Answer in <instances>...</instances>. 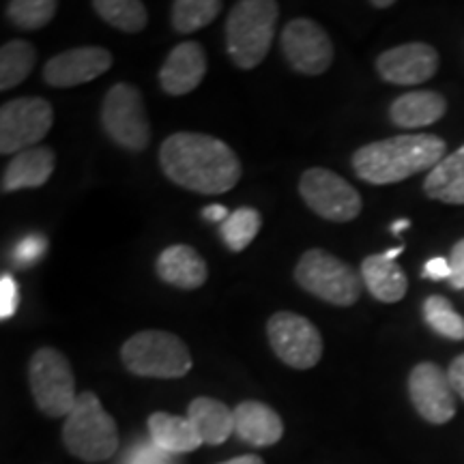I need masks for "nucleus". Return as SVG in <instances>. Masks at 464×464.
Returning <instances> with one entry per match:
<instances>
[{"label":"nucleus","mask_w":464,"mask_h":464,"mask_svg":"<svg viewBox=\"0 0 464 464\" xmlns=\"http://www.w3.org/2000/svg\"><path fill=\"white\" fill-rule=\"evenodd\" d=\"M161 172L179 188L202 196L226 194L239 183L241 161L219 138L177 131L160 147Z\"/></svg>","instance_id":"obj_1"},{"label":"nucleus","mask_w":464,"mask_h":464,"mask_svg":"<svg viewBox=\"0 0 464 464\" xmlns=\"http://www.w3.org/2000/svg\"><path fill=\"white\" fill-rule=\"evenodd\" d=\"M448 144L434 133H400L387 140L370 142L353 153V170L370 185H393L432 170L448 155Z\"/></svg>","instance_id":"obj_2"},{"label":"nucleus","mask_w":464,"mask_h":464,"mask_svg":"<svg viewBox=\"0 0 464 464\" xmlns=\"http://www.w3.org/2000/svg\"><path fill=\"white\" fill-rule=\"evenodd\" d=\"M280 5L276 0H241L226 17V52L239 69H256L274 42Z\"/></svg>","instance_id":"obj_3"},{"label":"nucleus","mask_w":464,"mask_h":464,"mask_svg":"<svg viewBox=\"0 0 464 464\" xmlns=\"http://www.w3.org/2000/svg\"><path fill=\"white\" fill-rule=\"evenodd\" d=\"M63 443L69 454L84 462H103L119 450V428L92 392L78 396L73 411L65 417Z\"/></svg>","instance_id":"obj_4"},{"label":"nucleus","mask_w":464,"mask_h":464,"mask_svg":"<svg viewBox=\"0 0 464 464\" xmlns=\"http://www.w3.org/2000/svg\"><path fill=\"white\" fill-rule=\"evenodd\" d=\"M121 359L131 374L144 379H183L194 365L188 344L158 329L133 334L121 348Z\"/></svg>","instance_id":"obj_5"},{"label":"nucleus","mask_w":464,"mask_h":464,"mask_svg":"<svg viewBox=\"0 0 464 464\" xmlns=\"http://www.w3.org/2000/svg\"><path fill=\"white\" fill-rule=\"evenodd\" d=\"M295 280L312 297L338 307L355 305L362 297V276L327 249L312 247L295 266Z\"/></svg>","instance_id":"obj_6"},{"label":"nucleus","mask_w":464,"mask_h":464,"mask_svg":"<svg viewBox=\"0 0 464 464\" xmlns=\"http://www.w3.org/2000/svg\"><path fill=\"white\" fill-rule=\"evenodd\" d=\"M28 382L37 409L48 417H67L78 402L75 376L67 357L56 348L44 346L33 353Z\"/></svg>","instance_id":"obj_7"},{"label":"nucleus","mask_w":464,"mask_h":464,"mask_svg":"<svg viewBox=\"0 0 464 464\" xmlns=\"http://www.w3.org/2000/svg\"><path fill=\"white\" fill-rule=\"evenodd\" d=\"M102 125L106 136L121 149L140 153L150 142V125L142 92L130 82H119L102 103Z\"/></svg>","instance_id":"obj_8"},{"label":"nucleus","mask_w":464,"mask_h":464,"mask_svg":"<svg viewBox=\"0 0 464 464\" xmlns=\"http://www.w3.org/2000/svg\"><path fill=\"white\" fill-rule=\"evenodd\" d=\"M301 198L327 222H353L362 213V194L329 168H310L299 179Z\"/></svg>","instance_id":"obj_9"},{"label":"nucleus","mask_w":464,"mask_h":464,"mask_svg":"<svg viewBox=\"0 0 464 464\" xmlns=\"http://www.w3.org/2000/svg\"><path fill=\"white\" fill-rule=\"evenodd\" d=\"M54 125V108L44 97H20L0 108V153L34 149Z\"/></svg>","instance_id":"obj_10"},{"label":"nucleus","mask_w":464,"mask_h":464,"mask_svg":"<svg viewBox=\"0 0 464 464\" xmlns=\"http://www.w3.org/2000/svg\"><path fill=\"white\" fill-rule=\"evenodd\" d=\"M266 338L276 357L293 370H310L323 357V335L310 318L276 312L266 321Z\"/></svg>","instance_id":"obj_11"},{"label":"nucleus","mask_w":464,"mask_h":464,"mask_svg":"<svg viewBox=\"0 0 464 464\" xmlns=\"http://www.w3.org/2000/svg\"><path fill=\"white\" fill-rule=\"evenodd\" d=\"M282 52L290 67L301 75H321L334 63V44L327 31L314 20L297 17L282 31Z\"/></svg>","instance_id":"obj_12"},{"label":"nucleus","mask_w":464,"mask_h":464,"mask_svg":"<svg viewBox=\"0 0 464 464\" xmlns=\"http://www.w3.org/2000/svg\"><path fill=\"white\" fill-rule=\"evenodd\" d=\"M409 396L415 411L428 423L443 426L456 415V392L448 370L432 362L417 363L409 374Z\"/></svg>","instance_id":"obj_13"},{"label":"nucleus","mask_w":464,"mask_h":464,"mask_svg":"<svg viewBox=\"0 0 464 464\" xmlns=\"http://www.w3.org/2000/svg\"><path fill=\"white\" fill-rule=\"evenodd\" d=\"M439 63V52L430 44L411 42L382 52L376 58V72L390 84L415 86L432 80Z\"/></svg>","instance_id":"obj_14"},{"label":"nucleus","mask_w":464,"mask_h":464,"mask_svg":"<svg viewBox=\"0 0 464 464\" xmlns=\"http://www.w3.org/2000/svg\"><path fill=\"white\" fill-rule=\"evenodd\" d=\"M114 58L100 45H82L52 56L44 65V82L52 89H73L92 82L112 67Z\"/></svg>","instance_id":"obj_15"},{"label":"nucleus","mask_w":464,"mask_h":464,"mask_svg":"<svg viewBox=\"0 0 464 464\" xmlns=\"http://www.w3.org/2000/svg\"><path fill=\"white\" fill-rule=\"evenodd\" d=\"M207 75V52L198 42H183L172 48L160 72V84L166 95H189Z\"/></svg>","instance_id":"obj_16"},{"label":"nucleus","mask_w":464,"mask_h":464,"mask_svg":"<svg viewBox=\"0 0 464 464\" xmlns=\"http://www.w3.org/2000/svg\"><path fill=\"white\" fill-rule=\"evenodd\" d=\"M235 434L254 448H271L284 437V421L271 406L246 400L235 411Z\"/></svg>","instance_id":"obj_17"},{"label":"nucleus","mask_w":464,"mask_h":464,"mask_svg":"<svg viewBox=\"0 0 464 464\" xmlns=\"http://www.w3.org/2000/svg\"><path fill=\"white\" fill-rule=\"evenodd\" d=\"M56 168V155L48 147H34L14 155L3 172V194L20 189H34L48 183Z\"/></svg>","instance_id":"obj_18"},{"label":"nucleus","mask_w":464,"mask_h":464,"mask_svg":"<svg viewBox=\"0 0 464 464\" xmlns=\"http://www.w3.org/2000/svg\"><path fill=\"white\" fill-rule=\"evenodd\" d=\"M155 271L161 282L181 290H196L207 282L208 266L198 249L191 246H170L158 256Z\"/></svg>","instance_id":"obj_19"},{"label":"nucleus","mask_w":464,"mask_h":464,"mask_svg":"<svg viewBox=\"0 0 464 464\" xmlns=\"http://www.w3.org/2000/svg\"><path fill=\"white\" fill-rule=\"evenodd\" d=\"M445 112H448V102L440 92L411 91L392 102L390 121L400 130H420L439 123Z\"/></svg>","instance_id":"obj_20"},{"label":"nucleus","mask_w":464,"mask_h":464,"mask_svg":"<svg viewBox=\"0 0 464 464\" xmlns=\"http://www.w3.org/2000/svg\"><path fill=\"white\" fill-rule=\"evenodd\" d=\"M362 280L368 293L381 304H398L409 290V280L402 266L385 254H370L362 263Z\"/></svg>","instance_id":"obj_21"},{"label":"nucleus","mask_w":464,"mask_h":464,"mask_svg":"<svg viewBox=\"0 0 464 464\" xmlns=\"http://www.w3.org/2000/svg\"><path fill=\"white\" fill-rule=\"evenodd\" d=\"M147 426L150 440L160 450H164L166 454H189V451L205 445L194 423L189 421V417H179L158 411V413L149 417Z\"/></svg>","instance_id":"obj_22"},{"label":"nucleus","mask_w":464,"mask_h":464,"mask_svg":"<svg viewBox=\"0 0 464 464\" xmlns=\"http://www.w3.org/2000/svg\"><path fill=\"white\" fill-rule=\"evenodd\" d=\"M188 417L198 430L202 443L216 445L226 443L235 432V413L216 398H196L188 406Z\"/></svg>","instance_id":"obj_23"},{"label":"nucleus","mask_w":464,"mask_h":464,"mask_svg":"<svg viewBox=\"0 0 464 464\" xmlns=\"http://www.w3.org/2000/svg\"><path fill=\"white\" fill-rule=\"evenodd\" d=\"M423 191L445 205H464V144L428 172Z\"/></svg>","instance_id":"obj_24"},{"label":"nucleus","mask_w":464,"mask_h":464,"mask_svg":"<svg viewBox=\"0 0 464 464\" xmlns=\"http://www.w3.org/2000/svg\"><path fill=\"white\" fill-rule=\"evenodd\" d=\"M34 63H37V52L33 44L26 39H14V42L3 44L0 48V89H15L31 75Z\"/></svg>","instance_id":"obj_25"},{"label":"nucleus","mask_w":464,"mask_h":464,"mask_svg":"<svg viewBox=\"0 0 464 464\" xmlns=\"http://www.w3.org/2000/svg\"><path fill=\"white\" fill-rule=\"evenodd\" d=\"M92 9L106 24L123 33L136 34L147 28L149 11L140 0H95Z\"/></svg>","instance_id":"obj_26"},{"label":"nucleus","mask_w":464,"mask_h":464,"mask_svg":"<svg viewBox=\"0 0 464 464\" xmlns=\"http://www.w3.org/2000/svg\"><path fill=\"white\" fill-rule=\"evenodd\" d=\"M224 3L219 0H174L172 3V26L181 34H189L207 28L216 22Z\"/></svg>","instance_id":"obj_27"},{"label":"nucleus","mask_w":464,"mask_h":464,"mask_svg":"<svg viewBox=\"0 0 464 464\" xmlns=\"http://www.w3.org/2000/svg\"><path fill=\"white\" fill-rule=\"evenodd\" d=\"M263 226V216L252 207H241L232 211L224 224H219V235L232 252H243L256 239Z\"/></svg>","instance_id":"obj_28"},{"label":"nucleus","mask_w":464,"mask_h":464,"mask_svg":"<svg viewBox=\"0 0 464 464\" xmlns=\"http://www.w3.org/2000/svg\"><path fill=\"white\" fill-rule=\"evenodd\" d=\"M423 321L430 324L434 334L448 340H464V318L454 310V305L440 295H430L423 301Z\"/></svg>","instance_id":"obj_29"},{"label":"nucleus","mask_w":464,"mask_h":464,"mask_svg":"<svg viewBox=\"0 0 464 464\" xmlns=\"http://www.w3.org/2000/svg\"><path fill=\"white\" fill-rule=\"evenodd\" d=\"M56 0H11L7 3L9 22L22 31H39L54 20Z\"/></svg>","instance_id":"obj_30"},{"label":"nucleus","mask_w":464,"mask_h":464,"mask_svg":"<svg viewBox=\"0 0 464 464\" xmlns=\"http://www.w3.org/2000/svg\"><path fill=\"white\" fill-rule=\"evenodd\" d=\"M45 247H48V241L42 235H28L26 239L20 241V246L15 247L14 260L20 266H33L37 260L45 256Z\"/></svg>","instance_id":"obj_31"},{"label":"nucleus","mask_w":464,"mask_h":464,"mask_svg":"<svg viewBox=\"0 0 464 464\" xmlns=\"http://www.w3.org/2000/svg\"><path fill=\"white\" fill-rule=\"evenodd\" d=\"M17 305H20V290H17L14 276L3 274L0 277V318L9 321L15 314Z\"/></svg>","instance_id":"obj_32"},{"label":"nucleus","mask_w":464,"mask_h":464,"mask_svg":"<svg viewBox=\"0 0 464 464\" xmlns=\"http://www.w3.org/2000/svg\"><path fill=\"white\" fill-rule=\"evenodd\" d=\"M172 454H166L164 450H160L158 445H140L127 454V464H172L170 460Z\"/></svg>","instance_id":"obj_33"},{"label":"nucleus","mask_w":464,"mask_h":464,"mask_svg":"<svg viewBox=\"0 0 464 464\" xmlns=\"http://www.w3.org/2000/svg\"><path fill=\"white\" fill-rule=\"evenodd\" d=\"M450 266H451L450 286L456 290H462L464 288V239H460L454 247H451Z\"/></svg>","instance_id":"obj_34"},{"label":"nucleus","mask_w":464,"mask_h":464,"mask_svg":"<svg viewBox=\"0 0 464 464\" xmlns=\"http://www.w3.org/2000/svg\"><path fill=\"white\" fill-rule=\"evenodd\" d=\"M421 276L426 277V280H450L451 277V266H450V258H443V256H434L428 260L426 265H423V271Z\"/></svg>","instance_id":"obj_35"},{"label":"nucleus","mask_w":464,"mask_h":464,"mask_svg":"<svg viewBox=\"0 0 464 464\" xmlns=\"http://www.w3.org/2000/svg\"><path fill=\"white\" fill-rule=\"evenodd\" d=\"M448 376H450V382H451V390H454L458 396L464 400V353H462V355H458L454 362L450 363Z\"/></svg>","instance_id":"obj_36"},{"label":"nucleus","mask_w":464,"mask_h":464,"mask_svg":"<svg viewBox=\"0 0 464 464\" xmlns=\"http://www.w3.org/2000/svg\"><path fill=\"white\" fill-rule=\"evenodd\" d=\"M202 216H205V219H208V222H218V224H224L226 219H228L230 211L222 205H208L202 208Z\"/></svg>","instance_id":"obj_37"},{"label":"nucleus","mask_w":464,"mask_h":464,"mask_svg":"<svg viewBox=\"0 0 464 464\" xmlns=\"http://www.w3.org/2000/svg\"><path fill=\"white\" fill-rule=\"evenodd\" d=\"M219 464H265V460L260 456L249 454V456H237V458H232V460H226Z\"/></svg>","instance_id":"obj_38"},{"label":"nucleus","mask_w":464,"mask_h":464,"mask_svg":"<svg viewBox=\"0 0 464 464\" xmlns=\"http://www.w3.org/2000/svg\"><path fill=\"white\" fill-rule=\"evenodd\" d=\"M409 226H411L409 219H398V222L392 224V232H393V235H400V232L409 228Z\"/></svg>","instance_id":"obj_39"},{"label":"nucleus","mask_w":464,"mask_h":464,"mask_svg":"<svg viewBox=\"0 0 464 464\" xmlns=\"http://www.w3.org/2000/svg\"><path fill=\"white\" fill-rule=\"evenodd\" d=\"M402 252H404V246H398V247H393V249H387V252H385V256L390 258V260H396V258H398L400 254H402Z\"/></svg>","instance_id":"obj_40"},{"label":"nucleus","mask_w":464,"mask_h":464,"mask_svg":"<svg viewBox=\"0 0 464 464\" xmlns=\"http://www.w3.org/2000/svg\"><path fill=\"white\" fill-rule=\"evenodd\" d=\"M372 7H376V9H387V7H392L393 5V0H372Z\"/></svg>","instance_id":"obj_41"}]
</instances>
